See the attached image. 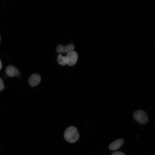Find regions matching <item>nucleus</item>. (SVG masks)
Segmentation results:
<instances>
[{
    "instance_id": "nucleus-3",
    "label": "nucleus",
    "mask_w": 155,
    "mask_h": 155,
    "mask_svg": "<svg viewBox=\"0 0 155 155\" xmlns=\"http://www.w3.org/2000/svg\"><path fill=\"white\" fill-rule=\"evenodd\" d=\"M67 64L69 66L74 65L78 59V55L77 53L73 51H70L67 54Z\"/></svg>"
},
{
    "instance_id": "nucleus-9",
    "label": "nucleus",
    "mask_w": 155,
    "mask_h": 155,
    "mask_svg": "<svg viewBox=\"0 0 155 155\" xmlns=\"http://www.w3.org/2000/svg\"><path fill=\"white\" fill-rule=\"evenodd\" d=\"M4 88V86L2 79L0 78V91L3 90Z\"/></svg>"
},
{
    "instance_id": "nucleus-1",
    "label": "nucleus",
    "mask_w": 155,
    "mask_h": 155,
    "mask_svg": "<svg viewBox=\"0 0 155 155\" xmlns=\"http://www.w3.org/2000/svg\"><path fill=\"white\" fill-rule=\"evenodd\" d=\"M64 137L65 139L68 142L73 143L76 142L80 137L78 131L74 126H70L65 130Z\"/></svg>"
},
{
    "instance_id": "nucleus-12",
    "label": "nucleus",
    "mask_w": 155,
    "mask_h": 155,
    "mask_svg": "<svg viewBox=\"0 0 155 155\" xmlns=\"http://www.w3.org/2000/svg\"><path fill=\"white\" fill-rule=\"evenodd\" d=\"M1 38L0 35V41H1Z\"/></svg>"
},
{
    "instance_id": "nucleus-7",
    "label": "nucleus",
    "mask_w": 155,
    "mask_h": 155,
    "mask_svg": "<svg viewBox=\"0 0 155 155\" xmlns=\"http://www.w3.org/2000/svg\"><path fill=\"white\" fill-rule=\"evenodd\" d=\"M123 139H118L112 142L109 146L108 148L111 150H115L119 148L124 144Z\"/></svg>"
},
{
    "instance_id": "nucleus-10",
    "label": "nucleus",
    "mask_w": 155,
    "mask_h": 155,
    "mask_svg": "<svg viewBox=\"0 0 155 155\" xmlns=\"http://www.w3.org/2000/svg\"><path fill=\"white\" fill-rule=\"evenodd\" d=\"M111 155H125V154L122 152L116 151L112 153Z\"/></svg>"
},
{
    "instance_id": "nucleus-2",
    "label": "nucleus",
    "mask_w": 155,
    "mask_h": 155,
    "mask_svg": "<svg viewBox=\"0 0 155 155\" xmlns=\"http://www.w3.org/2000/svg\"><path fill=\"white\" fill-rule=\"evenodd\" d=\"M134 119L139 123L145 124L148 121V117L146 113L142 110H138L133 113Z\"/></svg>"
},
{
    "instance_id": "nucleus-8",
    "label": "nucleus",
    "mask_w": 155,
    "mask_h": 155,
    "mask_svg": "<svg viewBox=\"0 0 155 155\" xmlns=\"http://www.w3.org/2000/svg\"><path fill=\"white\" fill-rule=\"evenodd\" d=\"M57 61L60 65H65L67 64V61L66 56H62L61 54L58 55Z\"/></svg>"
},
{
    "instance_id": "nucleus-11",
    "label": "nucleus",
    "mask_w": 155,
    "mask_h": 155,
    "mask_svg": "<svg viewBox=\"0 0 155 155\" xmlns=\"http://www.w3.org/2000/svg\"><path fill=\"white\" fill-rule=\"evenodd\" d=\"M2 65L0 59V70L1 69H2Z\"/></svg>"
},
{
    "instance_id": "nucleus-5",
    "label": "nucleus",
    "mask_w": 155,
    "mask_h": 155,
    "mask_svg": "<svg viewBox=\"0 0 155 155\" xmlns=\"http://www.w3.org/2000/svg\"><path fill=\"white\" fill-rule=\"evenodd\" d=\"M74 48V45L71 44H69L65 46L59 44L57 46L56 50L57 52L58 53H68L73 51Z\"/></svg>"
},
{
    "instance_id": "nucleus-4",
    "label": "nucleus",
    "mask_w": 155,
    "mask_h": 155,
    "mask_svg": "<svg viewBox=\"0 0 155 155\" xmlns=\"http://www.w3.org/2000/svg\"><path fill=\"white\" fill-rule=\"evenodd\" d=\"M5 72L8 76L10 77L18 76L20 74L18 69L11 65H9L6 67Z\"/></svg>"
},
{
    "instance_id": "nucleus-6",
    "label": "nucleus",
    "mask_w": 155,
    "mask_h": 155,
    "mask_svg": "<svg viewBox=\"0 0 155 155\" xmlns=\"http://www.w3.org/2000/svg\"><path fill=\"white\" fill-rule=\"evenodd\" d=\"M41 81V77L38 74L34 73L29 78L28 82L30 86L34 87L38 84Z\"/></svg>"
}]
</instances>
